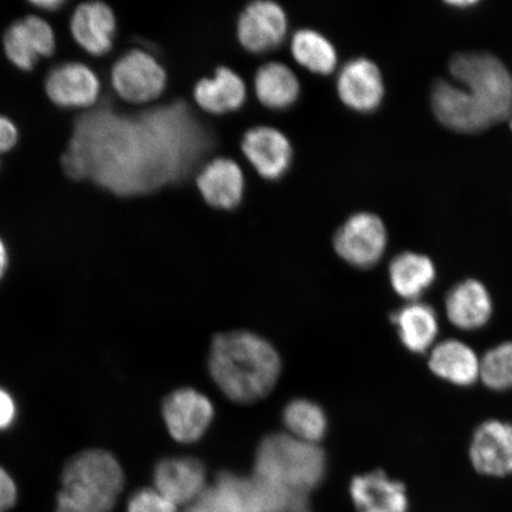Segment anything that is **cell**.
<instances>
[{
  "mask_svg": "<svg viewBox=\"0 0 512 512\" xmlns=\"http://www.w3.org/2000/svg\"><path fill=\"white\" fill-rule=\"evenodd\" d=\"M325 452L285 433L267 435L256 450L251 477L266 512L302 511L326 475Z\"/></svg>",
  "mask_w": 512,
  "mask_h": 512,
  "instance_id": "cell-3",
  "label": "cell"
},
{
  "mask_svg": "<svg viewBox=\"0 0 512 512\" xmlns=\"http://www.w3.org/2000/svg\"><path fill=\"white\" fill-rule=\"evenodd\" d=\"M9 266V254L8 249H6L5 243L2 239H0V280L3 279L6 270H8Z\"/></svg>",
  "mask_w": 512,
  "mask_h": 512,
  "instance_id": "cell-34",
  "label": "cell"
},
{
  "mask_svg": "<svg viewBox=\"0 0 512 512\" xmlns=\"http://www.w3.org/2000/svg\"><path fill=\"white\" fill-rule=\"evenodd\" d=\"M392 290L405 303L422 300L438 279V270L430 256L406 251L395 255L388 267Z\"/></svg>",
  "mask_w": 512,
  "mask_h": 512,
  "instance_id": "cell-22",
  "label": "cell"
},
{
  "mask_svg": "<svg viewBox=\"0 0 512 512\" xmlns=\"http://www.w3.org/2000/svg\"><path fill=\"white\" fill-rule=\"evenodd\" d=\"M196 104L210 114L222 115L240 110L247 98L245 82L232 69H216L213 79H202L194 89Z\"/></svg>",
  "mask_w": 512,
  "mask_h": 512,
  "instance_id": "cell-24",
  "label": "cell"
},
{
  "mask_svg": "<svg viewBox=\"0 0 512 512\" xmlns=\"http://www.w3.org/2000/svg\"><path fill=\"white\" fill-rule=\"evenodd\" d=\"M3 46L6 57L14 66L30 72L40 57L55 53L56 36L46 19L30 15L6 30Z\"/></svg>",
  "mask_w": 512,
  "mask_h": 512,
  "instance_id": "cell-11",
  "label": "cell"
},
{
  "mask_svg": "<svg viewBox=\"0 0 512 512\" xmlns=\"http://www.w3.org/2000/svg\"><path fill=\"white\" fill-rule=\"evenodd\" d=\"M291 51L300 66L318 75H330L337 67V51L328 38L312 29L298 30Z\"/></svg>",
  "mask_w": 512,
  "mask_h": 512,
  "instance_id": "cell-26",
  "label": "cell"
},
{
  "mask_svg": "<svg viewBox=\"0 0 512 512\" xmlns=\"http://www.w3.org/2000/svg\"><path fill=\"white\" fill-rule=\"evenodd\" d=\"M479 383L494 393L512 390V339L499 342L480 355Z\"/></svg>",
  "mask_w": 512,
  "mask_h": 512,
  "instance_id": "cell-28",
  "label": "cell"
},
{
  "mask_svg": "<svg viewBox=\"0 0 512 512\" xmlns=\"http://www.w3.org/2000/svg\"><path fill=\"white\" fill-rule=\"evenodd\" d=\"M17 501V486L14 479L0 467V512L14 507Z\"/></svg>",
  "mask_w": 512,
  "mask_h": 512,
  "instance_id": "cell-30",
  "label": "cell"
},
{
  "mask_svg": "<svg viewBox=\"0 0 512 512\" xmlns=\"http://www.w3.org/2000/svg\"><path fill=\"white\" fill-rule=\"evenodd\" d=\"M453 83L438 80L431 92L435 118L448 130L479 133L512 114V75L489 53H459L450 64Z\"/></svg>",
  "mask_w": 512,
  "mask_h": 512,
  "instance_id": "cell-2",
  "label": "cell"
},
{
  "mask_svg": "<svg viewBox=\"0 0 512 512\" xmlns=\"http://www.w3.org/2000/svg\"><path fill=\"white\" fill-rule=\"evenodd\" d=\"M402 347L413 355H427L439 341L440 318L437 310L424 300L408 302L390 313Z\"/></svg>",
  "mask_w": 512,
  "mask_h": 512,
  "instance_id": "cell-19",
  "label": "cell"
},
{
  "mask_svg": "<svg viewBox=\"0 0 512 512\" xmlns=\"http://www.w3.org/2000/svg\"><path fill=\"white\" fill-rule=\"evenodd\" d=\"M208 364L221 392L243 405L266 398L281 373L278 351L265 338L249 331L217 335L211 343Z\"/></svg>",
  "mask_w": 512,
  "mask_h": 512,
  "instance_id": "cell-4",
  "label": "cell"
},
{
  "mask_svg": "<svg viewBox=\"0 0 512 512\" xmlns=\"http://www.w3.org/2000/svg\"><path fill=\"white\" fill-rule=\"evenodd\" d=\"M153 483L155 489L177 507L194 503L208 488L204 465L191 457L160 460L153 472Z\"/></svg>",
  "mask_w": 512,
  "mask_h": 512,
  "instance_id": "cell-15",
  "label": "cell"
},
{
  "mask_svg": "<svg viewBox=\"0 0 512 512\" xmlns=\"http://www.w3.org/2000/svg\"><path fill=\"white\" fill-rule=\"evenodd\" d=\"M111 80L121 99L131 104H147L162 95L168 76L155 57L136 49L115 62Z\"/></svg>",
  "mask_w": 512,
  "mask_h": 512,
  "instance_id": "cell-7",
  "label": "cell"
},
{
  "mask_svg": "<svg viewBox=\"0 0 512 512\" xmlns=\"http://www.w3.org/2000/svg\"><path fill=\"white\" fill-rule=\"evenodd\" d=\"M243 155L265 179L275 181L286 174L292 163L293 151L290 140L277 128L254 127L242 139Z\"/></svg>",
  "mask_w": 512,
  "mask_h": 512,
  "instance_id": "cell-17",
  "label": "cell"
},
{
  "mask_svg": "<svg viewBox=\"0 0 512 512\" xmlns=\"http://www.w3.org/2000/svg\"><path fill=\"white\" fill-rule=\"evenodd\" d=\"M162 413L171 437L178 443L192 444L209 430L215 409L206 395L192 388H181L166 396Z\"/></svg>",
  "mask_w": 512,
  "mask_h": 512,
  "instance_id": "cell-9",
  "label": "cell"
},
{
  "mask_svg": "<svg viewBox=\"0 0 512 512\" xmlns=\"http://www.w3.org/2000/svg\"><path fill=\"white\" fill-rule=\"evenodd\" d=\"M350 497L357 512H411L406 484L380 469L352 478Z\"/></svg>",
  "mask_w": 512,
  "mask_h": 512,
  "instance_id": "cell-13",
  "label": "cell"
},
{
  "mask_svg": "<svg viewBox=\"0 0 512 512\" xmlns=\"http://www.w3.org/2000/svg\"><path fill=\"white\" fill-rule=\"evenodd\" d=\"M19 132L9 118L0 115V155L10 152L17 145Z\"/></svg>",
  "mask_w": 512,
  "mask_h": 512,
  "instance_id": "cell-31",
  "label": "cell"
},
{
  "mask_svg": "<svg viewBox=\"0 0 512 512\" xmlns=\"http://www.w3.org/2000/svg\"><path fill=\"white\" fill-rule=\"evenodd\" d=\"M48 98L64 108H85L96 104L100 81L85 64L70 62L51 70L46 80Z\"/></svg>",
  "mask_w": 512,
  "mask_h": 512,
  "instance_id": "cell-18",
  "label": "cell"
},
{
  "mask_svg": "<svg viewBox=\"0 0 512 512\" xmlns=\"http://www.w3.org/2000/svg\"><path fill=\"white\" fill-rule=\"evenodd\" d=\"M184 512H262L251 478L221 473Z\"/></svg>",
  "mask_w": 512,
  "mask_h": 512,
  "instance_id": "cell-20",
  "label": "cell"
},
{
  "mask_svg": "<svg viewBox=\"0 0 512 512\" xmlns=\"http://www.w3.org/2000/svg\"><path fill=\"white\" fill-rule=\"evenodd\" d=\"M467 456L480 476H512V422L497 418L480 422L471 435Z\"/></svg>",
  "mask_w": 512,
  "mask_h": 512,
  "instance_id": "cell-8",
  "label": "cell"
},
{
  "mask_svg": "<svg viewBox=\"0 0 512 512\" xmlns=\"http://www.w3.org/2000/svg\"><path fill=\"white\" fill-rule=\"evenodd\" d=\"M17 408L14 398L9 392L0 388V431L6 430L16 419Z\"/></svg>",
  "mask_w": 512,
  "mask_h": 512,
  "instance_id": "cell-32",
  "label": "cell"
},
{
  "mask_svg": "<svg viewBox=\"0 0 512 512\" xmlns=\"http://www.w3.org/2000/svg\"><path fill=\"white\" fill-rule=\"evenodd\" d=\"M387 245V228L379 216L371 213H357L349 217L334 238L339 258L361 270H369L379 264Z\"/></svg>",
  "mask_w": 512,
  "mask_h": 512,
  "instance_id": "cell-6",
  "label": "cell"
},
{
  "mask_svg": "<svg viewBox=\"0 0 512 512\" xmlns=\"http://www.w3.org/2000/svg\"><path fill=\"white\" fill-rule=\"evenodd\" d=\"M445 316L454 329L476 332L495 316V300L489 287L476 278L458 281L445 293Z\"/></svg>",
  "mask_w": 512,
  "mask_h": 512,
  "instance_id": "cell-10",
  "label": "cell"
},
{
  "mask_svg": "<svg viewBox=\"0 0 512 512\" xmlns=\"http://www.w3.org/2000/svg\"><path fill=\"white\" fill-rule=\"evenodd\" d=\"M30 4L37 9L56 11L62 8L66 3L62 2V0H38V2H31Z\"/></svg>",
  "mask_w": 512,
  "mask_h": 512,
  "instance_id": "cell-33",
  "label": "cell"
},
{
  "mask_svg": "<svg viewBox=\"0 0 512 512\" xmlns=\"http://www.w3.org/2000/svg\"><path fill=\"white\" fill-rule=\"evenodd\" d=\"M337 92L339 99L351 110L374 112L380 107L384 96L379 67L364 57L349 61L338 75Z\"/></svg>",
  "mask_w": 512,
  "mask_h": 512,
  "instance_id": "cell-16",
  "label": "cell"
},
{
  "mask_svg": "<svg viewBox=\"0 0 512 512\" xmlns=\"http://www.w3.org/2000/svg\"><path fill=\"white\" fill-rule=\"evenodd\" d=\"M510 127H511V130H512V114H511V117H510Z\"/></svg>",
  "mask_w": 512,
  "mask_h": 512,
  "instance_id": "cell-35",
  "label": "cell"
},
{
  "mask_svg": "<svg viewBox=\"0 0 512 512\" xmlns=\"http://www.w3.org/2000/svg\"><path fill=\"white\" fill-rule=\"evenodd\" d=\"M426 358L428 370L440 381L463 389L479 383L480 355L463 339H439Z\"/></svg>",
  "mask_w": 512,
  "mask_h": 512,
  "instance_id": "cell-12",
  "label": "cell"
},
{
  "mask_svg": "<svg viewBox=\"0 0 512 512\" xmlns=\"http://www.w3.org/2000/svg\"><path fill=\"white\" fill-rule=\"evenodd\" d=\"M115 29L114 12L102 2L80 4L70 19V31L75 42L93 56L110 53Z\"/></svg>",
  "mask_w": 512,
  "mask_h": 512,
  "instance_id": "cell-21",
  "label": "cell"
},
{
  "mask_svg": "<svg viewBox=\"0 0 512 512\" xmlns=\"http://www.w3.org/2000/svg\"><path fill=\"white\" fill-rule=\"evenodd\" d=\"M284 424L292 437L316 444L328 432V416L316 402L307 399L293 400L284 409Z\"/></svg>",
  "mask_w": 512,
  "mask_h": 512,
  "instance_id": "cell-27",
  "label": "cell"
},
{
  "mask_svg": "<svg viewBox=\"0 0 512 512\" xmlns=\"http://www.w3.org/2000/svg\"><path fill=\"white\" fill-rule=\"evenodd\" d=\"M196 182L204 201L216 209L238 207L245 192V176L240 165L232 159L211 160Z\"/></svg>",
  "mask_w": 512,
  "mask_h": 512,
  "instance_id": "cell-23",
  "label": "cell"
},
{
  "mask_svg": "<svg viewBox=\"0 0 512 512\" xmlns=\"http://www.w3.org/2000/svg\"><path fill=\"white\" fill-rule=\"evenodd\" d=\"M137 120H106L96 139L75 136L63 157L70 176L92 175L121 195L142 194L187 175L210 140L184 102L143 113Z\"/></svg>",
  "mask_w": 512,
  "mask_h": 512,
  "instance_id": "cell-1",
  "label": "cell"
},
{
  "mask_svg": "<svg viewBox=\"0 0 512 512\" xmlns=\"http://www.w3.org/2000/svg\"><path fill=\"white\" fill-rule=\"evenodd\" d=\"M177 505L155 488L134 492L128 501L127 512H177Z\"/></svg>",
  "mask_w": 512,
  "mask_h": 512,
  "instance_id": "cell-29",
  "label": "cell"
},
{
  "mask_svg": "<svg viewBox=\"0 0 512 512\" xmlns=\"http://www.w3.org/2000/svg\"><path fill=\"white\" fill-rule=\"evenodd\" d=\"M297 512H304V511L302 510V511H297Z\"/></svg>",
  "mask_w": 512,
  "mask_h": 512,
  "instance_id": "cell-36",
  "label": "cell"
},
{
  "mask_svg": "<svg viewBox=\"0 0 512 512\" xmlns=\"http://www.w3.org/2000/svg\"><path fill=\"white\" fill-rule=\"evenodd\" d=\"M256 96L270 110L283 111L299 98L300 83L296 74L283 63L272 62L262 66L255 75Z\"/></svg>",
  "mask_w": 512,
  "mask_h": 512,
  "instance_id": "cell-25",
  "label": "cell"
},
{
  "mask_svg": "<svg viewBox=\"0 0 512 512\" xmlns=\"http://www.w3.org/2000/svg\"><path fill=\"white\" fill-rule=\"evenodd\" d=\"M124 483V471L112 453L82 451L64 466L56 512H111Z\"/></svg>",
  "mask_w": 512,
  "mask_h": 512,
  "instance_id": "cell-5",
  "label": "cell"
},
{
  "mask_svg": "<svg viewBox=\"0 0 512 512\" xmlns=\"http://www.w3.org/2000/svg\"><path fill=\"white\" fill-rule=\"evenodd\" d=\"M286 32L287 17L277 3L254 2L247 6L239 18V41L249 53L264 54L278 48Z\"/></svg>",
  "mask_w": 512,
  "mask_h": 512,
  "instance_id": "cell-14",
  "label": "cell"
}]
</instances>
